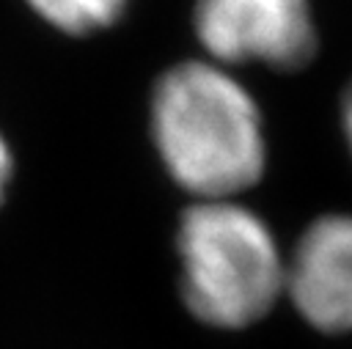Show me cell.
Wrapping results in <instances>:
<instances>
[{
	"instance_id": "cell-1",
	"label": "cell",
	"mask_w": 352,
	"mask_h": 349,
	"mask_svg": "<svg viewBox=\"0 0 352 349\" xmlns=\"http://www.w3.org/2000/svg\"><path fill=\"white\" fill-rule=\"evenodd\" d=\"M151 132L168 173L198 201H231L264 173L258 107L214 63L187 60L157 80Z\"/></svg>"
},
{
	"instance_id": "cell-4",
	"label": "cell",
	"mask_w": 352,
	"mask_h": 349,
	"mask_svg": "<svg viewBox=\"0 0 352 349\" xmlns=\"http://www.w3.org/2000/svg\"><path fill=\"white\" fill-rule=\"evenodd\" d=\"M286 291L322 333H352V214L314 220L286 264Z\"/></svg>"
},
{
	"instance_id": "cell-6",
	"label": "cell",
	"mask_w": 352,
	"mask_h": 349,
	"mask_svg": "<svg viewBox=\"0 0 352 349\" xmlns=\"http://www.w3.org/2000/svg\"><path fill=\"white\" fill-rule=\"evenodd\" d=\"M11 181V151L0 135V203H3V195H6V187Z\"/></svg>"
},
{
	"instance_id": "cell-3",
	"label": "cell",
	"mask_w": 352,
	"mask_h": 349,
	"mask_svg": "<svg viewBox=\"0 0 352 349\" xmlns=\"http://www.w3.org/2000/svg\"><path fill=\"white\" fill-rule=\"evenodd\" d=\"M195 36L214 60L300 69L314 58L311 0H198Z\"/></svg>"
},
{
	"instance_id": "cell-5",
	"label": "cell",
	"mask_w": 352,
	"mask_h": 349,
	"mask_svg": "<svg viewBox=\"0 0 352 349\" xmlns=\"http://www.w3.org/2000/svg\"><path fill=\"white\" fill-rule=\"evenodd\" d=\"M30 8L63 33H94L113 25L126 0H28Z\"/></svg>"
},
{
	"instance_id": "cell-2",
	"label": "cell",
	"mask_w": 352,
	"mask_h": 349,
	"mask_svg": "<svg viewBox=\"0 0 352 349\" xmlns=\"http://www.w3.org/2000/svg\"><path fill=\"white\" fill-rule=\"evenodd\" d=\"M182 297L206 324L239 330L286 291V264L270 225L234 201H198L179 223Z\"/></svg>"
},
{
	"instance_id": "cell-7",
	"label": "cell",
	"mask_w": 352,
	"mask_h": 349,
	"mask_svg": "<svg viewBox=\"0 0 352 349\" xmlns=\"http://www.w3.org/2000/svg\"><path fill=\"white\" fill-rule=\"evenodd\" d=\"M341 118H344V132H346V140H349V148H352V82L344 93V107H341Z\"/></svg>"
}]
</instances>
